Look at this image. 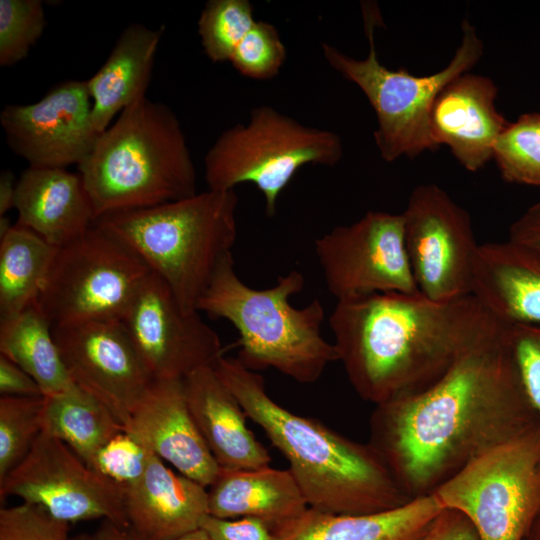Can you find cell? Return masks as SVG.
Returning <instances> with one entry per match:
<instances>
[{"mask_svg": "<svg viewBox=\"0 0 540 540\" xmlns=\"http://www.w3.org/2000/svg\"><path fill=\"white\" fill-rule=\"evenodd\" d=\"M507 325L428 388L375 405L368 443L410 499L432 494L473 460L539 426Z\"/></svg>", "mask_w": 540, "mask_h": 540, "instance_id": "1", "label": "cell"}, {"mask_svg": "<svg viewBox=\"0 0 540 540\" xmlns=\"http://www.w3.org/2000/svg\"><path fill=\"white\" fill-rule=\"evenodd\" d=\"M506 325L473 295L436 302L420 292L340 299L329 318L338 361L374 405L428 388Z\"/></svg>", "mask_w": 540, "mask_h": 540, "instance_id": "2", "label": "cell"}, {"mask_svg": "<svg viewBox=\"0 0 540 540\" xmlns=\"http://www.w3.org/2000/svg\"><path fill=\"white\" fill-rule=\"evenodd\" d=\"M214 368L246 416L288 461L309 508L367 514L412 500L369 443L352 440L317 419L281 406L268 395L263 377L237 357L223 355Z\"/></svg>", "mask_w": 540, "mask_h": 540, "instance_id": "3", "label": "cell"}, {"mask_svg": "<svg viewBox=\"0 0 540 540\" xmlns=\"http://www.w3.org/2000/svg\"><path fill=\"white\" fill-rule=\"evenodd\" d=\"M96 219L197 193L196 170L181 123L146 96L126 107L78 166Z\"/></svg>", "mask_w": 540, "mask_h": 540, "instance_id": "4", "label": "cell"}, {"mask_svg": "<svg viewBox=\"0 0 540 540\" xmlns=\"http://www.w3.org/2000/svg\"><path fill=\"white\" fill-rule=\"evenodd\" d=\"M304 284L302 273L292 269L269 288H251L237 275L229 253L218 265L197 310L235 327L240 337L237 359L246 368L255 372L273 368L310 384L338 361V354L321 333L325 317L321 301L314 299L302 308L290 303Z\"/></svg>", "mask_w": 540, "mask_h": 540, "instance_id": "5", "label": "cell"}, {"mask_svg": "<svg viewBox=\"0 0 540 540\" xmlns=\"http://www.w3.org/2000/svg\"><path fill=\"white\" fill-rule=\"evenodd\" d=\"M238 196L207 189L160 205L120 211L94 225L130 249L188 310L237 238ZM198 311V310H197Z\"/></svg>", "mask_w": 540, "mask_h": 540, "instance_id": "6", "label": "cell"}, {"mask_svg": "<svg viewBox=\"0 0 540 540\" xmlns=\"http://www.w3.org/2000/svg\"><path fill=\"white\" fill-rule=\"evenodd\" d=\"M362 8L368 56L355 59L333 45L322 43L326 61L367 97L377 117L374 140L383 160L393 162L402 156L412 158L426 150L437 149L429 125L433 102L451 80L468 72L478 62L483 53L481 39L475 28L464 20L460 46L449 64L434 74L415 76L404 68L392 70L380 63L374 31L381 24V17L374 4H363Z\"/></svg>", "mask_w": 540, "mask_h": 540, "instance_id": "7", "label": "cell"}, {"mask_svg": "<svg viewBox=\"0 0 540 540\" xmlns=\"http://www.w3.org/2000/svg\"><path fill=\"white\" fill-rule=\"evenodd\" d=\"M343 157L333 131L303 125L269 105L251 109L246 123L223 131L204 156L208 189L234 190L253 183L263 194L268 216L284 188L303 166L332 167Z\"/></svg>", "mask_w": 540, "mask_h": 540, "instance_id": "8", "label": "cell"}, {"mask_svg": "<svg viewBox=\"0 0 540 540\" xmlns=\"http://www.w3.org/2000/svg\"><path fill=\"white\" fill-rule=\"evenodd\" d=\"M479 540H523L540 516V424L473 460L432 493Z\"/></svg>", "mask_w": 540, "mask_h": 540, "instance_id": "9", "label": "cell"}, {"mask_svg": "<svg viewBox=\"0 0 540 540\" xmlns=\"http://www.w3.org/2000/svg\"><path fill=\"white\" fill-rule=\"evenodd\" d=\"M150 273L130 249L93 225L58 248L36 305L52 327L121 321Z\"/></svg>", "mask_w": 540, "mask_h": 540, "instance_id": "10", "label": "cell"}, {"mask_svg": "<svg viewBox=\"0 0 540 540\" xmlns=\"http://www.w3.org/2000/svg\"><path fill=\"white\" fill-rule=\"evenodd\" d=\"M402 216L418 291L436 302L472 295L480 244L469 213L439 186L423 184L411 192Z\"/></svg>", "mask_w": 540, "mask_h": 540, "instance_id": "11", "label": "cell"}, {"mask_svg": "<svg viewBox=\"0 0 540 540\" xmlns=\"http://www.w3.org/2000/svg\"><path fill=\"white\" fill-rule=\"evenodd\" d=\"M126 490L90 468L62 441L41 433L0 482V499L16 496L68 524L100 519L128 527Z\"/></svg>", "mask_w": 540, "mask_h": 540, "instance_id": "12", "label": "cell"}, {"mask_svg": "<svg viewBox=\"0 0 540 540\" xmlns=\"http://www.w3.org/2000/svg\"><path fill=\"white\" fill-rule=\"evenodd\" d=\"M326 286L337 300L374 293H417L401 214L369 211L315 240Z\"/></svg>", "mask_w": 540, "mask_h": 540, "instance_id": "13", "label": "cell"}, {"mask_svg": "<svg viewBox=\"0 0 540 540\" xmlns=\"http://www.w3.org/2000/svg\"><path fill=\"white\" fill-rule=\"evenodd\" d=\"M153 380L185 379L223 356L217 333L150 273L121 320Z\"/></svg>", "mask_w": 540, "mask_h": 540, "instance_id": "14", "label": "cell"}, {"mask_svg": "<svg viewBox=\"0 0 540 540\" xmlns=\"http://www.w3.org/2000/svg\"><path fill=\"white\" fill-rule=\"evenodd\" d=\"M66 369L124 426L153 378L120 320L52 327Z\"/></svg>", "mask_w": 540, "mask_h": 540, "instance_id": "15", "label": "cell"}, {"mask_svg": "<svg viewBox=\"0 0 540 540\" xmlns=\"http://www.w3.org/2000/svg\"><path fill=\"white\" fill-rule=\"evenodd\" d=\"M90 99L86 81L71 80L35 103L5 106L0 124L8 146L32 167L79 166L100 135L93 126Z\"/></svg>", "mask_w": 540, "mask_h": 540, "instance_id": "16", "label": "cell"}, {"mask_svg": "<svg viewBox=\"0 0 540 540\" xmlns=\"http://www.w3.org/2000/svg\"><path fill=\"white\" fill-rule=\"evenodd\" d=\"M124 430L177 472L206 488L220 471L188 407L184 379L153 380Z\"/></svg>", "mask_w": 540, "mask_h": 540, "instance_id": "17", "label": "cell"}, {"mask_svg": "<svg viewBox=\"0 0 540 540\" xmlns=\"http://www.w3.org/2000/svg\"><path fill=\"white\" fill-rule=\"evenodd\" d=\"M497 87L488 77L468 72L451 80L435 98L429 118L433 141L447 145L468 171L493 158L496 141L509 122L495 106Z\"/></svg>", "mask_w": 540, "mask_h": 540, "instance_id": "18", "label": "cell"}, {"mask_svg": "<svg viewBox=\"0 0 540 540\" xmlns=\"http://www.w3.org/2000/svg\"><path fill=\"white\" fill-rule=\"evenodd\" d=\"M125 490L128 527L140 540H176L209 515L206 487L152 452L143 475Z\"/></svg>", "mask_w": 540, "mask_h": 540, "instance_id": "19", "label": "cell"}, {"mask_svg": "<svg viewBox=\"0 0 540 540\" xmlns=\"http://www.w3.org/2000/svg\"><path fill=\"white\" fill-rule=\"evenodd\" d=\"M188 407L219 467L249 470L270 466L267 449L248 428L240 403L214 367L184 379Z\"/></svg>", "mask_w": 540, "mask_h": 540, "instance_id": "20", "label": "cell"}, {"mask_svg": "<svg viewBox=\"0 0 540 540\" xmlns=\"http://www.w3.org/2000/svg\"><path fill=\"white\" fill-rule=\"evenodd\" d=\"M18 225L60 248L87 232L96 220L80 173L29 166L17 180Z\"/></svg>", "mask_w": 540, "mask_h": 540, "instance_id": "21", "label": "cell"}, {"mask_svg": "<svg viewBox=\"0 0 540 540\" xmlns=\"http://www.w3.org/2000/svg\"><path fill=\"white\" fill-rule=\"evenodd\" d=\"M472 295L505 324H540V251L510 240L480 244Z\"/></svg>", "mask_w": 540, "mask_h": 540, "instance_id": "22", "label": "cell"}, {"mask_svg": "<svg viewBox=\"0 0 540 540\" xmlns=\"http://www.w3.org/2000/svg\"><path fill=\"white\" fill-rule=\"evenodd\" d=\"M208 488L209 515L222 519L256 518L276 535L309 508L289 469L220 468Z\"/></svg>", "mask_w": 540, "mask_h": 540, "instance_id": "23", "label": "cell"}, {"mask_svg": "<svg viewBox=\"0 0 540 540\" xmlns=\"http://www.w3.org/2000/svg\"><path fill=\"white\" fill-rule=\"evenodd\" d=\"M164 25L127 26L99 70L86 81L92 99V122L103 133L117 113L146 96Z\"/></svg>", "mask_w": 540, "mask_h": 540, "instance_id": "24", "label": "cell"}, {"mask_svg": "<svg viewBox=\"0 0 540 540\" xmlns=\"http://www.w3.org/2000/svg\"><path fill=\"white\" fill-rule=\"evenodd\" d=\"M443 509L433 494L367 514H332L308 508L277 536L278 540H415Z\"/></svg>", "mask_w": 540, "mask_h": 540, "instance_id": "25", "label": "cell"}, {"mask_svg": "<svg viewBox=\"0 0 540 540\" xmlns=\"http://www.w3.org/2000/svg\"><path fill=\"white\" fill-rule=\"evenodd\" d=\"M42 432L66 444L90 468L98 451L124 426L102 402L77 385L44 397Z\"/></svg>", "mask_w": 540, "mask_h": 540, "instance_id": "26", "label": "cell"}, {"mask_svg": "<svg viewBox=\"0 0 540 540\" xmlns=\"http://www.w3.org/2000/svg\"><path fill=\"white\" fill-rule=\"evenodd\" d=\"M0 354L39 385L43 397L74 385L53 336L52 326L36 303L21 313L0 320Z\"/></svg>", "mask_w": 540, "mask_h": 540, "instance_id": "27", "label": "cell"}, {"mask_svg": "<svg viewBox=\"0 0 540 540\" xmlns=\"http://www.w3.org/2000/svg\"><path fill=\"white\" fill-rule=\"evenodd\" d=\"M58 248L15 224L0 238V320L34 305Z\"/></svg>", "mask_w": 540, "mask_h": 540, "instance_id": "28", "label": "cell"}, {"mask_svg": "<svg viewBox=\"0 0 540 540\" xmlns=\"http://www.w3.org/2000/svg\"><path fill=\"white\" fill-rule=\"evenodd\" d=\"M493 159L509 183L540 187V113L520 115L498 137Z\"/></svg>", "mask_w": 540, "mask_h": 540, "instance_id": "29", "label": "cell"}, {"mask_svg": "<svg viewBox=\"0 0 540 540\" xmlns=\"http://www.w3.org/2000/svg\"><path fill=\"white\" fill-rule=\"evenodd\" d=\"M256 19L248 0H210L198 20V34L212 62H229Z\"/></svg>", "mask_w": 540, "mask_h": 540, "instance_id": "30", "label": "cell"}, {"mask_svg": "<svg viewBox=\"0 0 540 540\" xmlns=\"http://www.w3.org/2000/svg\"><path fill=\"white\" fill-rule=\"evenodd\" d=\"M44 397L0 398V482L28 455L42 433Z\"/></svg>", "mask_w": 540, "mask_h": 540, "instance_id": "31", "label": "cell"}, {"mask_svg": "<svg viewBox=\"0 0 540 540\" xmlns=\"http://www.w3.org/2000/svg\"><path fill=\"white\" fill-rule=\"evenodd\" d=\"M46 27L40 0H0V65L23 60Z\"/></svg>", "mask_w": 540, "mask_h": 540, "instance_id": "32", "label": "cell"}, {"mask_svg": "<svg viewBox=\"0 0 540 540\" xmlns=\"http://www.w3.org/2000/svg\"><path fill=\"white\" fill-rule=\"evenodd\" d=\"M286 55L277 28L269 22L256 20L229 62L245 77L267 80L279 74Z\"/></svg>", "mask_w": 540, "mask_h": 540, "instance_id": "33", "label": "cell"}, {"mask_svg": "<svg viewBox=\"0 0 540 540\" xmlns=\"http://www.w3.org/2000/svg\"><path fill=\"white\" fill-rule=\"evenodd\" d=\"M150 451L125 430L111 438L96 454L91 468L124 488L144 473Z\"/></svg>", "mask_w": 540, "mask_h": 540, "instance_id": "34", "label": "cell"}, {"mask_svg": "<svg viewBox=\"0 0 540 540\" xmlns=\"http://www.w3.org/2000/svg\"><path fill=\"white\" fill-rule=\"evenodd\" d=\"M70 524L22 502L0 510V540H69Z\"/></svg>", "mask_w": 540, "mask_h": 540, "instance_id": "35", "label": "cell"}, {"mask_svg": "<svg viewBox=\"0 0 540 540\" xmlns=\"http://www.w3.org/2000/svg\"><path fill=\"white\" fill-rule=\"evenodd\" d=\"M505 335L526 393L540 422V324H508Z\"/></svg>", "mask_w": 540, "mask_h": 540, "instance_id": "36", "label": "cell"}, {"mask_svg": "<svg viewBox=\"0 0 540 540\" xmlns=\"http://www.w3.org/2000/svg\"><path fill=\"white\" fill-rule=\"evenodd\" d=\"M201 528L212 540H278L276 533L256 518L222 519L208 515Z\"/></svg>", "mask_w": 540, "mask_h": 540, "instance_id": "37", "label": "cell"}, {"mask_svg": "<svg viewBox=\"0 0 540 540\" xmlns=\"http://www.w3.org/2000/svg\"><path fill=\"white\" fill-rule=\"evenodd\" d=\"M415 540H479L472 523L460 512L443 509Z\"/></svg>", "mask_w": 540, "mask_h": 540, "instance_id": "38", "label": "cell"}, {"mask_svg": "<svg viewBox=\"0 0 540 540\" xmlns=\"http://www.w3.org/2000/svg\"><path fill=\"white\" fill-rule=\"evenodd\" d=\"M0 393L1 396L12 397L43 396L37 382L20 366L1 354Z\"/></svg>", "mask_w": 540, "mask_h": 540, "instance_id": "39", "label": "cell"}, {"mask_svg": "<svg viewBox=\"0 0 540 540\" xmlns=\"http://www.w3.org/2000/svg\"><path fill=\"white\" fill-rule=\"evenodd\" d=\"M508 240L540 251V202L531 205L511 224Z\"/></svg>", "mask_w": 540, "mask_h": 540, "instance_id": "40", "label": "cell"}, {"mask_svg": "<svg viewBox=\"0 0 540 540\" xmlns=\"http://www.w3.org/2000/svg\"><path fill=\"white\" fill-rule=\"evenodd\" d=\"M17 181L14 174L9 170H4L0 174V217L11 209L15 208Z\"/></svg>", "mask_w": 540, "mask_h": 540, "instance_id": "41", "label": "cell"}, {"mask_svg": "<svg viewBox=\"0 0 540 540\" xmlns=\"http://www.w3.org/2000/svg\"><path fill=\"white\" fill-rule=\"evenodd\" d=\"M91 536L92 540H140L129 527L108 520L101 521Z\"/></svg>", "mask_w": 540, "mask_h": 540, "instance_id": "42", "label": "cell"}, {"mask_svg": "<svg viewBox=\"0 0 540 540\" xmlns=\"http://www.w3.org/2000/svg\"><path fill=\"white\" fill-rule=\"evenodd\" d=\"M176 540H212L209 534L203 528L192 530Z\"/></svg>", "mask_w": 540, "mask_h": 540, "instance_id": "43", "label": "cell"}, {"mask_svg": "<svg viewBox=\"0 0 540 540\" xmlns=\"http://www.w3.org/2000/svg\"><path fill=\"white\" fill-rule=\"evenodd\" d=\"M523 540H540V516L533 523Z\"/></svg>", "mask_w": 540, "mask_h": 540, "instance_id": "44", "label": "cell"}, {"mask_svg": "<svg viewBox=\"0 0 540 540\" xmlns=\"http://www.w3.org/2000/svg\"><path fill=\"white\" fill-rule=\"evenodd\" d=\"M12 227L13 225H11L8 217H0V238L3 237Z\"/></svg>", "mask_w": 540, "mask_h": 540, "instance_id": "45", "label": "cell"}, {"mask_svg": "<svg viewBox=\"0 0 540 540\" xmlns=\"http://www.w3.org/2000/svg\"><path fill=\"white\" fill-rule=\"evenodd\" d=\"M69 540H92V536L88 534H79V535L70 537Z\"/></svg>", "mask_w": 540, "mask_h": 540, "instance_id": "46", "label": "cell"}]
</instances>
